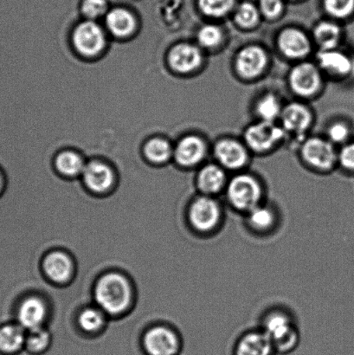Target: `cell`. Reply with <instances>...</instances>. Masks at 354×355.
Here are the masks:
<instances>
[{
  "label": "cell",
  "instance_id": "obj_1",
  "mask_svg": "<svg viewBox=\"0 0 354 355\" xmlns=\"http://www.w3.org/2000/svg\"><path fill=\"white\" fill-rule=\"evenodd\" d=\"M227 216V207L221 198L196 193L186 201L184 222L191 235L210 239L223 231Z\"/></svg>",
  "mask_w": 354,
  "mask_h": 355
},
{
  "label": "cell",
  "instance_id": "obj_2",
  "mask_svg": "<svg viewBox=\"0 0 354 355\" xmlns=\"http://www.w3.org/2000/svg\"><path fill=\"white\" fill-rule=\"evenodd\" d=\"M134 288L131 280L121 271L110 270L100 276L93 290V301L107 315L124 318L134 304Z\"/></svg>",
  "mask_w": 354,
  "mask_h": 355
},
{
  "label": "cell",
  "instance_id": "obj_3",
  "mask_svg": "<svg viewBox=\"0 0 354 355\" xmlns=\"http://www.w3.org/2000/svg\"><path fill=\"white\" fill-rule=\"evenodd\" d=\"M259 328L272 340L277 355H289L300 346L301 334L294 312L282 305L266 309L260 315Z\"/></svg>",
  "mask_w": 354,
  "mask_h": 355
},
{
  "label": "cell",
  "instance_id": "obj_4",
  "mask_svg": "<svg viewBox=\"0 0 354 355\" xmlns=\"http://www.w3.org/2000/svg\"><path fill=\"white\" fill-rule=\"evenodd\" d=\"M267 200L265 184L258 177L248 173H236L229 179L223 195L228 210L241 217Z\"/></svg>",
  "mask_w": 354,
  "mask_h": 355
},
{
  "label": "cell",
  "instance_id": "obj_5",
  "mask_svg": "<svg viewBox=\"0 0 354 355\" xmlns=\"http://www.w3.org/2000/svg\"><path fill=\"white\" fill-rule=\"evenodd\" d=\"M242 218L246 232L258 239L272 238L283 225V214L279 205L269 198L242 216Z\"/></svg>",
  "mask_w": 354,
  "mask_h": 355
},
{
  "label": "cell",
  "instance_id": "obj_6",
  "mask_svg": "<svg viewBox=\"0 0 354 355\" xmlns=\"http://www.w3.org/2000/svg\"><path fill=\"white\" fill-rule=\"evenodd\" d=\"M184 347L183 333L166 324L150 327L141 338V349L144 355H180Z\"/></svg>",
  "mask_w": 354,
  "mask_h": 355
},
{
  "label": "cell",
  "instance_id": "obj_7",
  "mask_svg": "<svg viewBox=\"0 0 354 355\" xmlns=\"http://www.w3.org/2000/svg\"><path fill=\"white\" fill-rule=\"evenodd\" d=\"M42 270L45 277L57 286H67L74 280L76 263L69 252L64 250H51L42 261Z\"/></svg>",
  "mask_w": 354,
  "mask_h": 355
},
{
  "label": "cell",
  "instance_id": "obj_8",
  "mask_svg": "<svg viewBox=\"0 0 354 355\" xmlns=\"http://www.w3.org/2000/svg\"><path fill=\"white\" fill-rule=\"evenodd\" d=\"M232 355H277L267 334L259 327L248 329L236 339Z\"/></svg>",
  "mask_w": 354,
  "mask_h": 355
},
{
  "label": "cell",
  "instance_id": "obj_9",
  "mask_svg": "<svg viewBox=\"0 0 354 355\" xmlns=\"http://www.w3.org/2000/svg\"><path fill=\"white\" fill-rule=\"evenodd\" d=\"M48 313H51V309L43 297L37 295H28L17 308V322L27 331L43 328L44 323L50 320Z\"/></svg>",
  "mask_w": 354,
  "mask_h": 355
},
{
  "label": "cell",
  "instance_id": "obj_10",
  "mask_svg": "<svg viewBox=\"0 0 354 355\" xmlns=\"http://www.w3.org/2000/svg\"><path fill=\"white\" fill-rule=\"evenodd\" d=\"M76 50L85 57L98 55L105 46V35L102 28L92 21L78 24L72 37Z\"/></svg>",
  "mask_w": 354,
  "mask_h": 355
},
{
  "label": "cell",
  "instance_id": "obj_11",
  "mask_svg": "<svg viewBox=\"0 0 354 355\" xmlns=\"http://www.w3.org/2000/svg\"><path fill=\"white\" fill-rule=\"evenodd\" d=\"M303 156L308 165L321 172L331 170L337 161V155L330 142L321 138H312L305 142Z\"/></svg>",
  "mask_w": 354,
  "mask_h": 355
},
{
  "label": "cell",
  "instance_id": "obj_12",
  "mask_svg": "<svg viewBox=\"0 0 354 355\" xmlns=\"http://www.w3.org/2000/svg\"><path fill=\"white\" fill-rule=\"evenodd\" d=\"M228 181L227 173L220 165L208 164L203 166L197 175V193L211 197H223Z\"/></svg>",
  "mask_w": 354,
  "mask_h": 355
},
{
  "label": "cell",
  "instance_id": "obj_13",
  "mask_svg": "<svg viewBox=\"0 0 354 355\" xmlns=\"http://www.w3.org/2000/svg\"><path fill=\"white\" fill-rule=\"evenodd\" d=\"M245 137L249 148L256 152H263L269 150L282 140L284 131L272 121H263L249 127Z\"/></svg>",
  "mask_w": 354,
  "mask_h": 355
},
{
  "label": "cell",
  "instance_id": "obj_14",
  "mask_svg": "<svg viewBox=\"0 0 354 355\" xmlns=\"http://www.w3.org/2000/svg\"><path fill=\"white\" fill-rule=\"evenodd\" d=\"M85 186L96 195L107 193L113 187L114 175L109 166L100 162H91L85 166L82 173Z\"/></svg>",
  "mask_w": 354,
  "mask_h": 355
},
{
  "label": "cell",
  "instance_id": "obj_15",
  "mask_svg": "<svg viewBox=\"0 0 354 355\" xmlns=\"http://www.w3.org/2000/svg\"><path fill=\"white\" fill-rule=\"evenodd\" d=\"M291 88L298 95L310 96L317 92L321 85V75L318 69L310 62L296 66L290 73Z\"/></svg>",
  "mask_w": 354,
  "mask_h": 355
},
{
  "label": "cell",
  "instance_id": "obj_16",
  "mask_svg": "<svg viewBox=\"0 0 354 355\" xmlns=\"http://www.w3.org/2000/svg\"><path fill=\"white\" fill-rule=\"evenodd\" d=\"M215 156L224 169L238 171L247 162L248 155L239 142L231 139L222 140L215 148Z\"/></svg>",
  "mask_w": 354,
  "mask_h": 355
},
{
  "label": "cell",
  "instance_id": "obj_17",
  "mask_svg": "<svg viewBox=\"0 0 354 355\" xmlns=\"http://www.w3.org/2000/svg\"><path fill=\"white\" fill-rule=\"evenodd\" d=\"M267 64L265 51L258 46H248L239 52L236 59L237 71L244 78H256L261 74Z\"/></svg>",
  "mask_w": 354,
  "mask_h": 355
},
{
  "label": "cell",
  "instance_id": "obj_18",
  "mask_svg": "<svg viewBox=\"0 0 354 355\" xmlns=\"http://www.w3.org/2000/svg\"><path fill=\"white\" fill-rule=\"evenodd\" d=\"M206 155V146L200 138L187 137L179 141L175 150V162L182 168L199 165Z\"/></svg>",
  "mask_w": 354,
  "mask_h": 355
},
{
  "label": "cell",
  "instance_id": "obj_19",
  "mask_svg": "<svg viewBox=\"0 0 354 355\" xmlns=\"http://www.w3.org/2000/svg\"><path fill=\"white\" fill-rule=\"evenodd\" d=\"M107 315L97 306L89 305L83 308L76 316V324L83 335L96 338L100 337L97 334L103 333V329H107L109 320Z\"/></svg>",
  "mask_w": 354,
  "mask_h": 355
},
{
  "label": "cell",
  "instance_id": "obj_20",
  "mask_svg": "<svg viewBox=\"0 0 354 355\" xmlns=\"http://www.w3.org/2000/svg\"><path fill=\"white\" fill-rule=\"evenodd\" d=\"M168 60L175 71L187 73L199 67L202 60V55L199 48L194 45L180 44L170 51Z\"/></svg>",
  "mask_w": 354,
  "mask_h": 355
},
{
  "label": "cell",
  "instance_id": "obj_21",
  "mask_svg": "<svg viewBox=\"0 0 354 355\" xmlns=\"http://www.w3.org/2000/svg\"><path fill=\"white\" fill-rule=\"evenodd\" d=\"M278 45L283 53L291 58H303L310 51V42L306 35L294 28H289L280 34Z\"/></svg>",
  "mask_w": 354,
  "mask_h": 355
},
{
  "label": "cell",
  "instance_id": "obj_22",
  "mask_svg": "<svg viewBox=\"0 0 354 355\" xmlns=\"http://www.w3.org/2000/svg\"><path fill=\"white\" fill-rule=\"evenodd\" d=\"M318 62L322 69L336 76H346L353 71L351 58L335 49L321 51L318 54Z\"/></svg>",
  "mask_w": 354,
  "mask_h": 355
},
{
  "label": "cell",
  "instance_id": "obj_23",
  "mask_svg": "<svg viewBox=\"0 0 354 355\" xmlns=\"http://www.w3.org/2000/svg\"><path fill=\"white\" fill-rule=\"evenodd\" d=\"M284 130L294 134H301L307 130L311 123L310 110L300 103H290L281 114Z\"/></svg>",
  "mask_w": 354,
  "mask_h": 355
},
{
  "label": "cell",
  "instance_id": "obj_24",
  "mask_svg": "<svg viewBox=\"0 0 354 355\" xmlns=\"http://www.w3.org/2000/svg\"><path fill=\"white\" fill-rule=\"evenodd\" d=\"M26 329L19 324H9L0 329V352L15 355L26 349Z\"/></svg>",
  "mask_w": 354,
  "mask_h": 355
},
{
  "label": "cell",
  "instance_id": "obj_25",
  "mask_svg": "<svg viewBox=\"0 0 354 355\" xmlns=\"http://www.w3.org/2000/svg\"><path fill=\"white\" fill-rule=\"evenodd\" d=\"M106 24L111 33L120 37L130 35L136 26L134 16L123 8L111 10L107 15Z\"/></svg>",
  "mask_w": 354,
  "mask_h": 355
},
{
  "label": "cell",
  "instance_id": "obj_26",
  "mask_svg": "<svg viewBox=\"0 0 354 355\" xmlns=\"http://www.w3.org/2000/svg\"><path fill=\"white\" fill-rule=\"evenodd\" d=\"M53 345L50 330L44 328L30 330L26 334V349L30 355H44Z\"/></svg>",
  "mask_w": 354,
  "mask_h": 355
},
{
  "label": "cell",
  "instance_id": "obj_27",
  "mask_svg": "<svg viewBox=\"0 0 354 355\" xmlns=\"http://www.w3.org/2000/svg\"><path fill=\"white\" fill-rule=\"evenodd\" d=\"M55 166L62 175L74 178L82 175L86 165L81 156L74 152L65 151L57 156Z\"/></svg>",
  "mask_w": 354,
  "mask_h": 355
},
{
  "label": "cell",
  "instance_id": "obj_28",
  "mask_svg": "<svg viewBox=\"0 0 354 355\" xmlns=\"http://www.w3.org/2000/svg\"><path fill=\"white\" fill-rule=\"evenodd\" d=\"M341 29L334 23L321 22L315 29V38L324 50H333L341 40Z\"/></svg>",
  "mask_w": 354,
  "mask_h": 355
},
{
  "label": "cell",
  "instance_id": "obj_29",
  "mask_svg": "<svg viewBox=\"0 0 354 355\" xmlns=\"http://www.w3.org/2000/svg\"><path fill=\"white\" fill-rule=\"evenodd\" d=\"M144 155L149 161L161 164L168 162L172 155V148L168 141L154 138L148 141L144 148Z\"/></svg>",
  "mask_w": 354,
  "mask_h": 355
},
{
  "label": "cell",
  "instance_id": "obj_30",
  "mask_svg": "<svg viewBox=\"0 0 354 355\" xmlns=\"http://www.w3.org/2000/svg\"><path fill=\"white\" fill-rule=\"evenodd\" d=\"M278 98L273 94H268L259 101L256 105V112L263 121H272L282 114Z\"/></svg>",
  "mask_w": 354,
  "mask_h": 355
},
{
  "label": "cell",
  "instance_id": "obj_31",
  "mask_svg": "<svg viewBox=\"0 0 354 355\" xmlns=\"http://www.w3.org/2000/svg\"><path fill=\"white\" fill-rule=\"evenodd\" d=\"M235 0H200L201 10L207 16H224L234 6Z\"/></svg>",
  "mask_w": 354,
  "mask_h": 355
},
{
  "label": "cell",
  "instance_id": "obj_32",
  "mask_svg": "<svg viewBox=\"0 0 354 355\" xmlns=\"http://www.w3.org/2000/svg\"><path fill=\"white\" fill-rule=\"evenodd\" d=\"M236 21L239 26L244 28H251L258 24L259 12L251 3H244L239 6L235 15Z\"/></svg>",
  "mask_w": 354,
  "mask_h": 355
},
{
  "label": "cell",
  "instance_id": "obj_33",
  "mask_svg": "<svg viewBox=\"0 0 354 355\" xmlns=\"http://www.w3.org/2000/svg\"><path fill=\"white\" fill-rule=\"evenodd\" d=\"M324 6L331 16L345 19L354 12V0H324Z\"/></svg>",
  "mask_w": 354,
  "mask_h": 355
},
{
  "label": "cell",
  "instance_id": "obj_34",
  "mask_svg": "<svg viewBox=\"0 0 354 355\" xmlns=\"http://www.w3.org/2000/svg\"><path fill=\"white\" fill-rule=\"evenodd\" d=\"M222 37L223 35L220 28L213 24L203 26L197 33V41L201 46L206 48L216 47L220 44Z\"/></svg>",
  "mask_w": 354,
  "mask_h": 355
},
{
  "label": "cell",
  "instance_id": "obj_35",
  "mask_svg": "<svg viewBox=\"0 0 354 355\" xmlns=\"http://www.w3.org/2000/svg\"><path fill=\"white\" fill-rule=\"evenodd\" d=\"M107 5L106 0H85L82 10L83 15L90 19H95L106 12Z\"/></svg>",
  "mask_w": 354,
  "mask_h": 355
},
{
  "label": "cell",
  "instance_id": "obj_36",
  "mask_svg": "<svg viewBox=\"0 0 354 355\" xmlns=\"http://www.w3.org/2000/svg\"><path fill=\"white\" fill-rule=\"evenodd\" d=\"M260 9L263 15L269 19H274L283 12V3L282 0H261Z\"/></svg>",
  "mask_w": 354,
  "mask_h": 355
},
{
  "label": "cell",
  "instance_id": "obj_37",
  "mask_svg": "<svg viewBox=\"0 0 354 355\" xmlns=\"http://www.w3.org/2000/svg\"><path fill=\"white\" fill-rule=\"evenodd\" d=\"M350 130L345 123H337L333 124L328 130L329 139L335 144H342L348 140Z\"/></svg>",
  "mask_w": 354,
  "mask_h": 355
},
{
  "label": "cell",
  "instance_id": "obj_38",
  "mask_svg": "<svg viewBox=\"0 0 354 355\" xmlns=\"http://www.w3.org/2000/svg\"><path fill=\"white\" fill-rule=\"evenodd\" d=\"M339 162L346 171L354 173V144H348L342 149Z\"/></svg>",
  "mask_w": 354,
  "mask_h": 355
},
{
  "label": "cell",
  "instance_id": "obj_39",
  "mask_svg": "<svg viewBox=\"0 0 354 355\" xmlns=\"http://www.w3.org/2000/svg\"><path fill=\"white\" fill-rule=\"evenodd\" d=\"M1 187H2V179H1V176H0V189H1Z\"/></svg>",
  "mask_w": 354,
  "mask_h": 355
}]
</instances>
